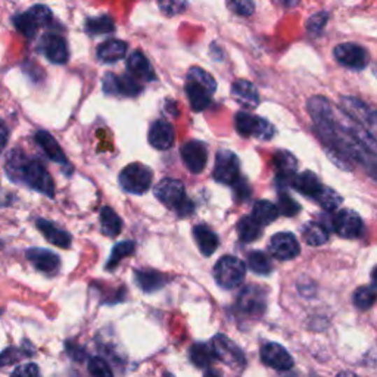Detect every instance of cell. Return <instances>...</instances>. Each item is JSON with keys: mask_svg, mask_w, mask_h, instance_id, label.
<instances>
[{"mask_svg": "<svg viewBox=\"0 0 377 377\" xmlns=\"http://www.w3.org/2000/svg\"><path fill=\"white\" fill-rule=\"evenodd\" d=\"M5 170L12 181L29 186L49 198L55 197V183L45 165L38 159L29 158L22 150L13 149L9 153Z\"/></svg>", "mask_w": 377, "mask_h": 377, "instance_id": "obj_1", "label": "cell"}, {"mask_svg": "<svg viewBox=\"0 0 377 377\" xmlns=\"http://www.w3.org/2000/svg\"><path fill=\"white\" fill-rule=\"evenodd\" d=\"M217 83L214 77L199 66H192L186 77V94L193 111L201 113L211 105L213 94L215 93Z\"/></svg>", "mask_w": 377, "mask_h": 377, "instance_id": "obj_2", "label": "cell"}, {"mask_svg": "<svg viewBox=\"0 0 377 377\" xmlns=\"http://www.w3.org/2000/svg\"><path fill=\"white\" fill-rule=\"evenodd\" d=\"M155 197L161 201L165 206L178 215V217H187L193 214V202L189 199L186 194L185 185L180 180L176 178H164L155 186Z\"/></svg>", "mask_w": 377, "mask_h": 377, "instance_id": "obj_3", "label": "cell"}, {"mask_svg": "<svg viewBox=\"0 0 377 377\" xmlns=\"http://www.w3.org/2000/svg\"><path fill=\"white\" fill-rule=\"evenodd\" d=\"M52 20H53V13L48 6L34 5L29 10L18 13V15L13 17L12 21H13V25H15V29L21 34H24L29 38H33L41 27L50 24Z\"/></svg>", "mask_w": 377, "mask_h": 377, "instance_id": "obj_4", "label": "cell"}, {"mask_svg": "<svg viewBox=\"0 0 377 377\" xmlns=\"http://www.w3.org/2000/svg\"><path fill=\"white\" fill-rule=\"evenodd\" d=\"M246 276V267L242 259L226 255L220 258L214 267V278L222 289H234L239 286Z\"/></svg>", "mask_w": 377, "mask_h": 377, "instance_id": "obj_5", "label": "cell"}, {"mask_svg": "<svg viewBox=\"0 0 377 377\" xmlns=\"http://www.w3.org/2000/svg\"><path fill=\"white\" fill-rule=\"evenodd\" d=\"M153 180V173L149 166L143 164H130L120 174V185L121 187L133 194L146 193Z\"/></svg>", "mask_w": 377, "mask_h": 377, "instance_id": "obj_6", "label": "cell"}, {"mask_svg": "<svg viewBox=\"0 0 377 377\" xmlns=\"http://www.w3.org/2000/svg\"><path fill=\"white\" fill-rule=\"evenodd\" d=\"M236 306L242 315L259 318L267 308V292L257 285H249L239 293Z\"/></svg>", "mask_w": 377, "mask_h": 377, "instance_id": "obj_7", "label": "cell"}, {"mask_svg": "<svg viewBox=\"0 0 377 377\" xmlns=\"http://www.w3.org/2000/svg\"><path fill=\"white\" fill-rule=\"evenodd\" d=\"M236 130L243 137H255L258 141H270L274 136L273 124L267 120L250 115L248 113H237L234 117Z\"/></svg>", "mask_w": 377, "mask_h": 377, "instance_id": "obj_8", "label": "cell"}, {"mask_svg": "<svg viewBox=\"0 0 377 377\" xmlns=\"http://www.w3.org/2000/svg\"><path fill=\"white\" fill-rule=\"evenodd\" d=\"M213 353L217 360L233 370H242L246 364V358L242 349L225 334H217L211 341Z\"/></svg>", "mask_w": 377, "mask_h": 377, "instance_id": "obj_9", "label": "cell"}, {"mask_svg": "<svg viewBox=\"0 0 377 377\" xmlns=\"http://www.w3.org/2000/svg\"><path fill=\"white\" fill-rule=\"evenodd\" d=\"M341 109L346 117L351 118L355 124L361 125L362 129H366L374 136L376 114L367 104L351 96H343L341 97Z\"/></svg>", "mask_w": 377, "mask_h": 377, "instance_id": "obj_10", "label": "cell"}, {"mask_svg": "<svg viewBox=\"0 0 377 377\" xmlns=\"http://www.w3.org/2000/svg\"><path fill=\"white\" fill-rule=\"evenodd\" d=\"M215 181L221 185L232 186L241 178V166L239 158H237L230 150H220L217 153L215 166L213 173Z\"/></svg>", "mask_w": 377, "mask_h": 377, "instance_id": "obj_11", "label": "cell"}, {"mask_svg": "<svg viewBox=\"0 0 377 377\" xmlns=\"http://www.w3.org/2000/svg\"><path fill=\"white\" fill-rule=\"evenodd\" d=\"M334 58L336 61L349 69L354 71H361L370 62V55L366 48H362L357 43H342L334 48Z\"/></svg>", "mask_w": 377, "mask_h": 377, "instance_id": "obj_12", "label": "cell"}, {"mask_svg": "<svg viewBox=\"0 0 377 377\" xmlns=\"http://www.w3.org/2000/svg\"><path fill=\"white\" fill-rule=\"evenodd\" d=\"M333 230L345 239H355L364 230V225L361 217L353 209H342L333 218Z\"/></svg>", "mask_w": 377, "mask_h": 377, "instance_id": "obj_13", "label": "cell"}, {"mask_svg": "<svg viewBox=\"0 0 377 377\" xmlns=\"http://www.w3.org/2000/svg\"><path fill=\"white\" fill-rule=\"evenodd\" d=\"M269 249H270L271 255L276 259H280V261L295 259L301 252V248H299L297 237L293 236L292 233L274 234L269 243Z\"/></svg>", "mask_w": 377, "mask_h": 377, "instance_id": "obj_14", "label": "cell"}, {"mask_svg": "<svg viewBox=\"0 0 377 377\" xmlns=\"http://www.w3.org/2000/svg\"><path fill=\"white\" fill-rule=\"evenodd\" d=\"M40 49L52 64L62 65V64H66L69 59L68 45L65 38L59 34H55V33L45 34L43 37H41Z\"/></svg>", "mask_w": 377, "mask_h": 377, "instance_id": "obj_15", "label": "cell"}, {"mask_svg": "<svg viewBox=\"0 0 377 377\" xmlns=\"http://www.w3.org/2000/svg\"><path fill=\"white\" fill-rule=\"evenodd\" d=\"M261 360L265 366H269L278 371H286L295 366V361H293V358L290 357V354L286 351V349L282 345L274 343V342H270L262 346Z\"/></svg>", "mask_w": 377, "mask_h": 377, "instance_id": "obj_16", "label": "cell"}, {"mask_svg": "<svg viewBox=\"0 0 377 377\" xmlns=\"http://www.w3.org/2000/svg\"><path fill=\"white\" fill-rule=\"evenodd\" d=\"M181 158L192 174H201L208 162V150L202 142L192 141L181 148Z\"/></svg>", "mask_w": 377, "mask_h": 377, "instance_id": "obj_17", "label": "cell"}, {"mask_svg": "<svg viewBox=\"0 0 377 377\" xmlns=\"http://www.w3.org/2000/svg\"><path fill=\"white\" fill-rule=\"evenodd\" d=\"M104 90L108 94H121L134 97L143 90V87L138 85L131 74L130 76L106 74L104 78Z\"/></svg>", "mask_w": 377, "mask_h": 377, "instance_id": "obj_18", "label": "cell"}, {"mask_svg": "<svg viewBox=\"0 0 377 377\" xmlns=\"http://www.w3.org/2000/svg\"><path fill=\"white\" fill-rule=\"evenodd\" d=\"M176 138V131L173 124L165 121V120H158L150 125L149 130V143L158 150H166L174 145Z\"/></svg>", "mask_w": 377, "mask_h": 377, "instance_id": "obj_19", "label": "cell"}, {"mask_svg": "<svg viewBox=\"0 0 377 377\" xmlns=\"http://www.w3.org/2000/svg\"><path fill=\"white\" fill-rule=\"evenodd\" d=\"M27 258L38 271L46 274H55L61 267L59 257L48 249L31 248L27 250Z\"/></svg>", "mask_w": 377, "mask_h": 377, "instance_id": "obj_20", "label": "cell"}, {"mask_svg": "<svg viewBox=\"0 0 377 377\" xmlns=\"http://www.w3.org/2000/svg\"><path fill=\"white\" fill-rule=\"evenodd\" d=\"M273 162L277 171V181L283 183V187L292 185V180L297 174V158L287 150H277Z\"/></svg>", "mask_w": 377, "mask_h": 377, "instance_id": "obj_21", "label": "cell"}, {"mask_svg": "<svg viewBox=\"0 0 377 377\" xmlns=\"http://www.w3.org/2000/svg\"><path fill=\"white\" fill-rule=\"evenodd\" d=\"M232 94L236 99V102L245 108L255 109L259 105L258 90L252 85V83L248 81V80L234 81L233 86H232Z\"/></svg>", "mask_w": 377, "mask_h": 377, "instance_id": "obj_22", "label": "cell"}, {"mask_svg": "<svg viewBox=\"0 0 377 377\" xmlns=\"http://www.w3.org/2000/svg\"><path fill=\"white\" fill-rule=\"evenodd\" d=\"M127 68L134 78L143 80V81H153L157 78L155 71H153L149 59L141 50H134L130 55L129 59H127Z\"/></svg>", "mask_w": 377, "mask_h": 377, "instance_id": "obj_23", "label": "cell"}, {"mask_svg": "<svg viewBox=\"0 0 377 377\" xmlns=\"http://www.w3.org/2000/svg\"><path fill=\"white\" fill-rule=\"evenodd\" d=\"M36 142L41 149H43V152L46 153V157L49 159H52L53 162H58L61 165H69L64 150L61 149L58 142L55 141V137L52 134H49L45 130H38L36 133Z\"/></svg>", "mask_w": 377, "mask_h": 377, "instance_id": "obj_24", "label": "cell"}, {"mask_svg": "<svg viewBox=\"0 0 377 377\" xmlns=\"http://www.w3.org/2000/svg\"><path fill=\"white\" fill-rule=\"evenodd\" d=\"M37 229L43 233L46 239L50 243H53L55 246H59V248L71 246V242H73L71 236H69V233H66L65 230L59 229L58 226H55V222L43 220V218H38L37 220Z\"/></svg>", "mask_w": 377, "mask_h": 377, "instance_id": "obj_25", "label": "cell"}, {"mask_svg": "<svg viewBox=\"0 0 377 377\" xmlns=\"http://www.w3.org/2000/svg\"><path fill=\"white\" fill-rule=\"evenodd\" d=\"M127 43L122 40H108L105 43L99 45L97 48V58H99L102 62L105 64H114L118 62L120 59H122L125 57V53H127Z\"/></svg>", "mask_w": 377, "mask_h": 377, "instance_id": "obj_26", "label": "cell"}, {"mask_svg": "<svg viewBox=\"0 0 377 377\" xmlns=\"http://www.w3.org/2000/svg\"><path fill=\"white\" fill-rule=\"evenodd\" d=\"M134 277L137 286L146 293L157 292L166 285L165 274L157 270H137Z\"/></svg>", "mask_w": 377, "mask_h": 377, "instance_id": "obj_27", "label": "cell"}, {"mask_svg": "<svg viewBox=\"0 0 377 377\" xmlns=\"http://www.w3.org/2000/svg\"><path fill=\"white\" fill-rule=\"evenodd\" d=\"M292 186L295 187L299 193L305 194V197H310L313 199L317 197L321 187H323L321 181L313 171H304L299 176L295 174V177H293L292 180Z\"/></svg>", "mask_w": 377, "mask_h": 377, "instance_id": "obj_28", "label": "cell"}, {"mask_svg": "<svg viewBox=\"0 0 377 377\" xmlns=\"http://www.w3.org/2000/svg\"><path fill=\"white\" fill-rule=\"evenodd\" d=\"M193 236L199 246V250L205 257H211L215 252L220 242L217 234L211 229L204 225H199L193 229Z\"/></svg>", "mask_w": 377, "mask_h": 377, "instance_id": "obj_29", "label": "cell"}, {"mask_svg": "<svg viewBox=\"0 0 377 377\" xmlns=\"http://www.w3.org/2000/svg\"><path fill=\"white\" fill-rule=\"evenodd\" d=\"M278 215H280V213H278L277 206L269 201H258L254 205L252 218L258 222L259 226L271 225L273 221L278 218Z\"/></svg>", "mask_w": 377, "mask_h": 377, "instance_id": "obj_30", "label": "cell"}, {"mask_svg": "<svg viewBox=\"0 0 377 377\" xmlns=\"http://www.w3.org/2000/svg\"><path fill=\"white\" fill-rule=\"evenodd\" d=\"M101 227H102V233L109 236V237H115L121 233L122 221L114 213L113 208L104 206L101 209Z\"/></svg>", "mask_w": 377, "mask_h": 377, "instance_id": "obj_31", "label": "cell"}, {"mask_svg": "<svg viewBox=\"0 0 377 377\" xmlns=\"http://www.w3.org/2000/svg\"><path fill=\"white\" fill-rule=\"evenodd\" d=\"M215 355L209 343H194L190 348V361L198 369H206L213 364Z\"/></svg>", "mask_w": 377, "mask_h": 377, "instance_id": "obj_32", "label": "cell"}, {"mask_svg": "<svg viewBox=\"0 0 377 377\" xmlns=\"http://www.w3.org/2000/svg\"><path fill=\"white\" fill-rule=\"evenodd\" d=\"M261 227L258 222L252 218V215L250 217H243L239 225H237V234H239L241 241L245 242V243H250L257 241L258 237L261 236Z\"/></svg>", "mask_w": 377, "mask_h": 377, "instance_id": "obj_33", "label": "cell"}, {"mask_svg": "<svg viewBox=\"0 0 377 377\" xmlns=\"http://www.w3.org/2000/svg\"><path fill=\"white\" fill-rule=\"evenodd\" d=\"M304 241L311 246L325 245L329 241V230L320 222H310L304 229Z\"/></svg>", "mask_w": 377, "mask_h": 377, "instance_id": "obj_34", "label": "cell"}, {"mask_svg": "<svg viewBox=\"0 0 377 377\" xmlns=\"http://www.w3.org/2000/svg\"><path fill=\"white\" fill-rule=\"evenodd\" d=\"M248 267L257 274L267 276L273 270V264L267 254L261 252V250H254L248 255Z\"/></svg>", "mask_w": 377, "mask_h": 377, "instance_id": "obj_35", "label": "cell"}, {"mask_svg": "<svg viewBox=\"0 0 377 377\" xmlns=\"http://www.w3.org/2000/svg\"><path fill=\"white\" fill-rule=\"evenodd\" d=\"M86 31L93 36H99V34H108V33H114L115 31V22L113 18L108 15H101L96 18H89L86 21Z\"/></svg>", "mask_w": 377, "mask_h": 377, "instance_id": "obj_36", "label": "cell"}, {"mask_svg": "<svg viewBox=\"0 0 377 377\" xmlns=\"http://www.w3.org/2000/svg\"><path fill=\"white\" fill-rule=\"evenodd\" d=\"M314 199L321 205V208L326 209V211H329V213L334 211V209H338L343 201L338 192H334L333 189L325 187V186L321 187V190L318 192V194Z\"/></svg>", "mask_w": 377, "mask_h": 377, "instance_id": "obj_37", "label": "cell"}, {"mask_svg": "<svg viewBox=\"0 0 377 377\" xmlns=\"http://www.w3.org/2000/svg\"><path fill=\"white\" fill-rule=\"evenodd\" d=\"M134 252V242L131 241H125L114 246L113 254L109 257V261L106 262V270L114 271L117 269V265L121 262L124 257H129Z\"/></svg>", "mask_w": 377, "mask_h": 377, "instance_id": "obj_38", "label": "cell"}, {"mask_svg": "<svg viewBox=\"0 0 377 377\" xmlns=\"http://www.w3.org/2000/svg\"><path fill=\"white\" fill-rule=\"evenodd\" d=\"M376 302V285L364 286L355 290L354 293V304L360 310H369Z\"/></svg>", "mask_w": 377, "mask_h": 377, "instance_id": "obj_39", "label": "cell"}, {"mask_svg": "<svg viewBox=\"0 0 377 377\" xmlns=\"http://www.w3.org/2000/svg\"><path fill=\"white\" fill-rule=\"evenodd\" d=\"M278 213L285 217H293L301 211V205L287 193L278 194Z\"/></svg>", "mask_w": 377, "mask_h": 377, "instance_id": "obj_40", "label": "cell"}, {"mask_svg": "<svg viewBox=\"0 0 377 377\" xmlns=\"http://www.w3.org/2000/svg\"><path fill=\"white\" fill-rule=\"evenodd\" d=\"M158 5L165 15L174 17L187 9V0H158Z\"/></svg>", "mask_w": 377, "mask_h": 377, "instance_id": "obj_41", "label": "cell"}, {"mask_svg": "<svg viewBox=\"0 0 377 377\" xmlns=\"http://www.w3.org/2000/svg\"><path fill=\"white\" fill-rule=\"evenodd\" d=\"M229 8L239 17H250L255 12L254 0H229Z\"/></svg>", "mask_w": 377, "mask_h": 377, "instance_id": "obj_42", "label": "cell"}, {"mask_svg": "<svg viewBox=\"0 0 377 377\" xmlns=\"http://www.w3.org/2000/svg\"><path fill=\"white\" fill-rule=\"evenodd\" d=\"M89 373L92 376H99V377L113 376V370H111L109 364L101 357H94L89 361Z\"/></svg>", "mask_w": 377, "mask_h": 377, "instance_id": "obj_43", "label": "cell"}, {"mask_svg": "<svg viewBox=\"0 0 377 377\" xmlns=\"http://www.w3.org/2000/svg\"><path fill=\"white\" fill-rule=\"evenodd\" d=\"M329 21V13L327 12H318L314 13V15L306 22V30L311 34H320L321 30L325 29V25Z\"/></svg>", "mask_w": 377, "mask_h": 377, "instance_id": "obj_44", "label": "cell"}, {"mask_svg": "<svg viewBox=\"0 0 377 377\" xmlns=\"http://www.w3.org/2000/svg\"><path fill=\"white\" fill-rule=\"evenodd\" d=\"M233 186V193H234V199L237 202H245L250 198V186L246 180L239 178L236 181Z\"/></svg>", "mask_w": 377, "mask_h": 377, "instance_id": "obj_45", "label": "cell"}, {"mask_svg": "<svg viewBox=\"0 0 377 377\" xmlns=\"http://www.w3.org/2000/svg\"><path fill=\"white\" fill-rule=\"evenodd\" d=\"M18 354H20L18 349H15V348L6 349V351H3L2 354H0V367L13 364V362H15L20 358Z\"/></svg>", "mask_w": 377, "mask_h": 377, "instance_id": "obj_46", "label": "cell"}, {"mask_svg": "<svg viewBox=\"0 0 377 377\" xmlns=\"http://www.w3.org/2000/svg\"><path fill=\"white\" fill-rule=\"evenodd\" d=\"M13 376H38L40 370L36 364H24L13 370Z\"/></svg>", "mask_w": 377, "mask_h": 377, "instance_id": "obj_47", "label": "cell"}, {"mask_svg": "<svg viewBox=\"0 0 377 377\" xmlns=\"http://www.w3.org/2000/svg\"><path fill=\"white\" fill-rule=\"evenodd\" d=\"M8 138H9V131H8V127L6 125L0 121V153H2L6 148V143H8Z\"/></svg>", "mask_w": 377, "mask_h": 377, "instance_id": "obj_48", "label": "cell"}, {"mask_svg": "<svg viewBox=\"0 0 377 377\" xmlns=\"http://www.w3.org/2000/svg\"><path fill=\"white\" fill-rule=\"evenodd\" d=\"M283 3L286 5V8H295L301 3V0H283Z\"/></svg>", "mask_w": 377, "mask_h": 377, "instance_id": "obj_49", "label": "cell"}]
</instances>
